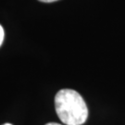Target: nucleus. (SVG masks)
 I'll use <instances>...</instances> for the list:
<instances>
[{
  "mask_svg": "<svg viewBox=\"0 0 125 125\" xmlns=\"http://www.w3.org/2000/svg\"><path fill=\"white\" fill-rule=\"evenodd\" d=\"M55 108L59 120L66 125H82L88 118L86 103L75 90L58 91L55 96Z\"/></svg>",
  "mask_w": 125,
  "mask_h": 125,
  "instance_id": "nucleus-1",
  "label": "nucleus"
},
{
  "mask_svg": "<svg viewBox=\"0 0 125 125\" xmlns=\"http://www.w3.org/2000/svg\"><path fill=\"white\" fill-rule=\"evenodd\" d=\"M4 36H5L4 29H3V27L0 25V46H1L3 41H4Z\"/></svg>",
  "mask_w": 125,
  "mask_h": 125,
  "instance_id": "nucleus-2",
  "label": "nucleus"
},
{
  "mask_svg": "<svg viewBox=\"0 0 125 125\" xmlns=\"http://www.w3.org/2000/svg\"><path fill=\"white\" fill-rule=\"evenodd\" d=\"M41 2H45V3H51V2H55V1H58V0H39Z\"/></svg>",
  "mask_w": 125,
  "mask_h": 125,
  "instance_id": "nucleus-3",
  "label": "nucleus"
},
{
  "mask_svg": "<svg viewBox=\"0 0 125 125\" xmlns=\"http://www.w3.org/2000/svg\"><path fill=\"white\" fill-rule=\"evenodd\" d=\"M45 125H61V124H58V123H56V122H49V123H46Z\"/></svg>",
  "mask_w": 125,
  "mask_h": 125,
  "instance_id": "nucleus-4",
  "label": "nucleus"
},
{
  "mask_svg": "<svg viewBox=\"0 0 125 125\" xmlns=\"http://www.w3.org/2000/svg\"><path fill=\"white\" fill-rule=\"evenodd\" d=\"M3 125H12V124H10V123H6V124H3Z\"/></svg>",
  "mask_w": 125,
  "mask_h": 125,
  "instance_id": "nucleus-5",
  "label": "nucleus"
}]
</instances>
